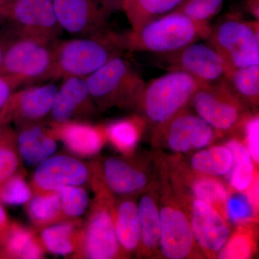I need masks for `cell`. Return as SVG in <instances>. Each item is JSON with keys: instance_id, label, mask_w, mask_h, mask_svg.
<instances>
[{"instance_id": "cell-1", "label": "cell", "mask_w": 259, "mask_h": 259, "mask_svg": "<svg viewBox=\"0 0 259 259\" xmlns=\"http://www.w3.org/2000/svg\"><path fill=\"white\" fill-rule=\"evenodd\" d=\"M212 27L173 12L138 30L120 33L124 51L163 54L175 52L193 42L207 40Z\"/></svg>"}, {"instance_id": "cell-2", "label": "cell", "mask_w": 259, "mask_h": 259, "mask_svg": "<svg viewBox=\"0 0 259 259\" xmlns=\"http://www.w3.org/2000/svg\"><path fill=\"white\" fill-rule=\"evenodd\" d=\"M123 52L120 33L108 28L90 36L59 40L49 80L86 78Z\"/></svg>"}, {"instance_id": "cell-3", "label": "cell", "mask_w": 259, "mask_h": 259, "mask_svg": "<svg viewBox=\"0 0 259 259\" xmlns=\"http://www.w3.org/2000/svg\"><path fill=\"white\" fill-rule=\"evenodd\" d=\"M206 83L181 71L146 83L134 109L156 128L190 107L194 94Z\"/></svg>"}, {"instance_id": "cell-4", "label": "cell", "mask_w": 259, "mask_h": 259, "mask_svg": "<svg viewBox=\"0 0 259 259\" xmlns=\"http://www.w3.org/2000/svg\"><path fill=\"white\" fill-rule=\"evenodd\" d=\"M158 204L161 220L159 253L167 259L204 256L196 243L187 208L175 194L168 180L167 165L159 163Z\"/></svg>"}, {"instance_id": "cell-5", "label": "cell", "mask_w": 259, "mask_h": 259, "mask_svg": "<svg viewBox=\"0 0 259 259\" xmlns=\"http://www.w3.org/2000/svg\"><path fill=\"white\" fill-rule=\"evenodd\" d=\"M90 95L99 112L114 107L134 109L146 82L122 56L87 76Z\"/></svg>"}, {"instance_id": "cell-6", "label": "cell", "mask_w": 259, "mask_h": 259, "mask_svg": "<svg viewBox=\"0 0 259 259\" xmlns=\"http://www.w3.org/2000/svg\"><path fill=\"white\" fill-rule=\"evenodd\" d=\"M86 221L81 228L79 249L71 255L76 259L126 258L116 236L114 223L115 197L105 191L95 189Z\"/></svg>"}, {"instance_id": "cell-7", "label": "cell", "mask_w": 259, "mask_h": 259, "mask_svg": "<svg viewBox=\"0 0 259 259\" xmlns=\"http://www.w3.org/2000/svg\"><path fill=\"white\" fill-rule=\"evenodd\" d=\"M258 28V20L236 14L226 15L212 27L207 44L222 58L227 74L236 68L259 65Z\"/></svg>"}, {"instance_id": "cell-8", "label": "cell", "mask_w": 259, "mask_h": 259, "mask_svg": "<svg viewBox=\"0 0 259 259\" xmlns=\"http://www.w3.org/2000/svg\"><path fill=\"white\" fill-rule=\"evenodd\" d=\"M133 156L94 160L90 167V185L115 197H137L153 182L146 162Z\"/></svg>"}, {"instance_id": "cell-9", "label": "cell", "mask_w": 259, "mask_h": 259, "mask_svg": "<svg viewBox=\"0 0 259 259\" xmlns=\"http://www.w3.org/2000/svg\"><path fill=\"white\" fill-rule=\"evenodd\" d=\"M190 106L202 120L223 134L240 128L252 115L226 80L205 83L194 94Z\"/></svg>"}, {"instance_id": "cell-10", "label": "cell", "mask_w": 259, "mask_h": 259, "mask_svg": "<svg viewBox=\"0 0 259 259\" xmlns=\"http://www.w3.org/2000/svg\"><path fill=\"white\" fill-rule=\"evenodd\" d=\"M59 40L15 35L5 52L0 74L15 76L23 84L49 80Z\"/></svg>"}, {"instance_id": "cell-11", "label": "cell", "mask_w": 259, "mask_h": 259, "mask_svg": "<svg viewBox=\"0 0 259 259\" xmlns=\"http://www.w3.org/2000/svg\"><path fill=\"white\" fill-rule=\"evenodd\" d=\"M221 135L187 108L153 129V141L171 152L182 154L207 147Z\"/></svg>"}, {"instance_id": "cell-12", "label": "cell", "mask_w": 259, "mask_h": 259, "mask_svg": "<svg viewBox=\"0 0 259 259\" xmlns=\"http://www.w3.org/2000/svg\"><path fill=\"white\" fill-rule=\"evenodd\" d=\"M3 19L15 35L59 40L62 29L56 20L53 0H9Z\"/></svg>"}, {"instance_id": "cell-13", "label": "cell", "mask_w": 259, "mask_h": 259, "mask_svg": "<svg viewBox=\"0 0 259 259\" xmlns=\"http://www.w3.org/2000/svg\"><path fill=\"white\" fill-rule=\"evenodd\" d=\"M173 164L171 172L167 166L168 180L181 202L185 203L191 199H200L211 204L227 220L226 206L230 187L221 178L196 173L185 163L176 165L174 162Z\"/></svg>"}, {"instance_id": "cell-14", "label": "cell", "mask_w": 259, "mask_h": 259, "mask_svg": "<svg viewBox=\"0 0 259 259\" xmlns=\"http://www.w3.org/2000/svg\"><path fill=\"white\" fill-rule=\"evenodd\" d=\"M161 59L166 69L183 71L204 83L226 79V64L207 42H193L180 50L161 55Z\"/></svg>"}, {"instance_id": "cell-15", "label": "cell", "mask_w": 259, "mask_h": 259, "mask_svg": "<svg viewBox=\"0 0 259 259\" xmlns=\"http://www.w3.org/2000/svg\"><path fill=\"white\" fill-rule=\"evenodd\" d=\"M58 88L53 83L13 92L0 110V125L16 127L40 122L50 114Z\"/></svg>"}, {"instance_id": "cell-16", "label": "cell", "mask_w": 259, "mask_h": 259, "mask_svg": "<svg viewBox=\"0 0 259 259\" xmlns=\"http://www.w3.org/2000/svg\"><path fill=\"white\" fill-rule=\"evenodd\" d=\"M182 204L189 213L194 239L202 254L216 258L231 236L230 223L211 204L200 199Z\"/></svg>"}, {"instance_id": "cell-17", "label": "cell", "mask_w": 259, "mask_h": 259, "mask_svg": "<svg viewBox=\"0 0 259 259\" xmlns=\"http://www.w3.org/2000/svg\"><path fill=\"white\" fill-rule=\"evenodd\" d=\"M90 165L74 156L56 155L37 165L30 187L32 194L56 191L67 186L90 184Z\"/></svg>"}, {"instance_id": "cell-18", "label": "cell", "mask_w": 259, "mask_h": 259, "mask_svg": "<svg viewBox=\"0 0 259 259\" xmlns=\"http://www.w3.org/2000/svg\"><path fill=\"white\" fill-rule=\"evenodd\" d=\"M62 30L76 37L90 36L107 28L110 13L95 0H53Z\"/></svg>"}, {"instance_id": "cell-19", "label": "cell", "mask_w": 259, "mask_h": 259, "mask_svg": "<svg viewBox=\"0 0 259 259\" xmlns=\"http://www.w3.org/2000/svg\"><path fill=\"white\" fill-rule=\"evenodd\" d=\"M98 110L94 102L86 79L71 76L63 79L53 104L49 122L66 121L90 122L96 116Z\"/></svg>"}, {"instance_id": "cell-20", "label": "cell", "mask_w": 259, "mask_h": 259, "mask_svg": "<svg viewBox=\"0 0 259 259\" xmlns=\"http://www.w3.org/2000/svg\"><path fill=\"white\" fill-rule=\"evenodd\" d=\"M49 128L56 141L80 157H92L100 153L107 142L105 126L86 121L49 122Z\"/></svg>"}, {"instance_id": "cell-21", "label": "cell", "mask_w": 259, "mask_h": 259, "mask_svg": "<svg viewBox=\"0 0 259 259\" xmlns=\"http://www.w3.org/2000/svg\"><path fill=\"white\" fill-rule=\"evenodd\" d=\"M158 188V182L153 181L141 194L138 202L141 229L138 254L146 258L156 256L159 253L161 220Z\"/></svg>"}, {"instance_id": "cell-22", "label": "cell", "mask_w": 259, "mask_h": 259, "mask_svg": "<svg viewBox=\"0 0 259 259\" xmlns=\"http://www.w3.org/2000/svg\"><path fill=\"white\" fill-rule=\"evenodd\" d=\"M36 231L18 222L10 221L8 226L0 230V258H45L46 250Z\"/></svg>"}, {"instance_id": "cell-23", "label": "cell", "mask_w": 259, "mask_h": 259, "mask_svg": "<svg viewBox=\"0 0 259 259\" xmlns=\"http://www.w3.org/2000/svg\"><path fill=\"white\" fill-rule=\"evenodd\" d=\"M17 147L22 161L35 166L54 154L56 140L44 120L18 127Z\"/></svg>"}, {"instance_id": "cell-24", "label": "cell", "mask_w": 259, "mask_h": 259, "mask_svg": "<svg viewBox=\"0 0 259 259\" xmlns=\"http://www.w3.org/2000/svg\"><path fill=\"white\" fill-rule=\"evenodd\" d=\"M136 197L115 199L114 223L116 236L125 256L138 253L141 243V229Z\"/></svg>"}, {"instance_id": "cell-25", "label": "cell", "mask_w": 259, "mask_h": 259, "mask_svg": "<svg viewBox=\"0 0 259 259\" xmlns=\"http://www.w3.org/2000/svg\"><path fill=\"white\" fill-rule=\"evenodd\" d=\"M82 225L81 220L72 218L41 230L40 239L46 251L63 256L74 254L79 248Z\"/></svg>"}, {"instance_id": "cell-26", "label": "cell", "mask_w": 259, "mask_h": 259, "mask_svg": "<svg viewBox=\"0 0 259 259\" xmlns=\"http://www.w3.org/2000/svg\"><path fill=\"white\" fill-rule=\"evenodd\" d=\"M146 122L139 114L120 119L105 126L107 141L122 156L134 154Z\"/></svg>"}, {"instance_id": "cell-27", "label": "cell", "mask_w": 259, "mask_h": 259, "mask_svg": "<svg viewBox=\"0 0 259 259\" xmlns=\"http://www.w3.org/2000/svg\"><path fill=\"white\" fill-rule=\"evenodd\" d=\"M184 0H122L125 13L131 30H138L144 25L173 13Z\"/></svg>"}, {"instance_id": "cell-28", "label": "cell", "mask_w": 259, "mask_h": 259, "mask_svg": "<svg viewBox=\"0 0 259 259\" xmlns=\"http://www.w3.org/2000/svg\"><path fill=\"white\" fill-rule=\"evenodd\" d=\"M233 164L229 148L226 145H217L199 150L192 155L188 164L185 165L196 173L220 178L228 176Z\"/></svg>"}, {"instance_id": "cell-29", "label": "cell", "mask_w": 259, "mask_h": 259, "mask_svg": "<svg viewBox=\"0 0 259 259\" xmlns=\"http://www.w3.org/2000/svg\"><path fill=\"white\" fill-rule=\"evenodd\" d=\"M25 204L29 220L37 231L64 221L56 191L33 193Z\"/></svg>"}, {"instance_id": "cell-30", "label": "cell", "mask_w": 259, "mask_h": 259, "mask_svg": "<svg viewBox=\"0 0 259 259\" xmlns=\"http://www.w3.org/2000/svg\"><path fill=\"white\" fill-rule=\"evenodd\" d=\"M229 148L233 156V164L228 175L230 188L245 192L249 188L258 172L249 151L245 144L237 139H232L225 144Z\"/></svg>"}, {"instance_id": "cell-31", "label": "cell", "mask_w": 259, "mask_h": 259, "mask_svg": "<svg viewBox=\"0 0 259 259\" xmlns=\"http://www.w3.org/2000/svg\"><path fill=\"white\" fill-rule=\"evenodd\" d=\"M226 80L233 91L248 106H258L259 65L232 69L227 74Z\"/></svg>"}, {"instance_id": "cell-32", "label": "cell", "mask_w": 259, "mask_h": 259, "mask_svg": "<svg viewBox=\"0 0 259 259\" xmlns=\"http://www.w3.org/2000/svg\"><path fill=\"white\" fill-rule=\"evenodd\" d=\"M23 170L17 147L16 131L9 125H0V186Z\"/></svg>"}, {"instance_id": "cell-33", "label": "cell", "mask_w": 259, "mask_h": 259, "mask_svg": "<svg viewBox=\"0 0 259 259\" xmlns=\"http://www.w3.org/2000/svg\"><path fill=\"white\" fill-rule=\"evenodd\" d=\"M253 224L240 225L232 233L228 241L220 250L216 258L222 259H248L251 258L256 248L255 232Z\"/></svg>"}, {"instance_id": "cell-34", "label": "cell", "mask_w": 259, "mask_h": 259, "mask_svg": "<svg viewBox=\"0 0 259 259\" xmlns=\"http://www.w3.org/2000/svg\"><path fill=\"white\" fill-rule=\"evenodd\" d=\"M226 209L228 223L240 226L256 222L258 210L253 207L245 192L230 188Z\"/></svg>"}, {"instance_id": "cell-35", "label": "cell", "mask_w": 259, "mask_h": 259, "mask_svg": "<svg viewBox=\"0 0 259 259\" xmlns=\"http://www.w3.org/2000/svg\"><path fill=\"white\" fill-rule=\"evenodd\" d=\"M64 220L78 218L90 204L88 192L81 186H67L56 190Z\"/></svg>"}, {"instance_id": "cell-36", "label": "cell", "mask_w": 259, "mask_h": 259, "mask_svg": "<svg viewBox=\"0 0 259 259\" xmlns=\"http://www.w3.org/2000/svg\"><path fill=\"white\" fill-rule=\"evenodd\" d=\"M25 177L23 170L10 177L0 186V203L20 205L25 204L30 200L32 190Z\"/></svg>"}, {"instance_id": "cell-37", "label": "cell", "mask_w": 259, "mask_h": 259, "mask_svg": "<svg viewBox=\"0 0 259 259\" xmlns=\"http://www.w3.org/2000/svg\"><path fill=\"white\" fill-rule=\"evenodd\" d=\"M223 3L224 0H192L181 5L174 12L182 13L194 21L209 23L223 9Z\"/></svg>"}, {"instance_id": "cell-38", "label": "cell", "mask_w": 259, "mask_h": 259, "mask_svg": "<svg viewBox=\"0 0 259 259\" xmlns=\"http://www.w3.org/2000/svg\"><path fill=\"white\" fill-rule=\"evenodd\" d=\"M245 146L249 151L255 166L259 163V118L258 115H251L244 125Z\"/></svg>"}, {"instance_id": "cell-39", "label": "cell", "mask_w": 259, "mask_h": 259, "mask_svg": "<svg viewBox=\"0 0 259 259\" xmlns=\"http://www.w3.org/2000/svg\"><path fill=\"white\" fill-rule=\"evenodd\" d=\"M23 82L18 78L10 75L0 74V110L8 101L10 95Z\"/></svg>"}, {"instance_id": "cell-40", "label": "cell", "mask_w": 259, "mask_h": 259, "mask_svg": "<svg viewBox=\"0 0 259 259\" xmlns=\"http://www.w3.org/2000/svg\"><path fill=\"white\" fill-rule=\"evenodd\" d=\"M110 14L122 10V0H95Z\"/></svg>"}, {"instance_id": "cell-41", "label": "cell", "mask_w": 259, "mask_h": 259, "mask_svg": "<svg viewBox=\"0 0 259 259\" xmlns=\"http://www.w3.org/2000/svg\"><path fill=\"white\" fill-rule=\"evenodd\" d=\"M245 9L254 17L255 20L259 18V0H245Z\"/></svg>"}, {"instance_id": "cell-42", "label": "cell", "mask_w": 259, "mask_h": 259, "mask_svg": "<svg viewBox=\"0 0 259 259\" xmlns=\"http://www.w3.org/2000/svg\"><path fill=\"white\" fill-rule=\"evenodd\" d=\"M15 35L11 37H0V69H1L2 65H3L5 52H6L8 45H9L10 42L11 41L12 39Z\"/></svg>"}, {"instance_id": "cell-43", "label": "cell", "mask_w": 259, "mask_h": 259, "mask_svg": "<svg viewBox=\"0 0 259 259\" xmlns=\"http://www.w3.org/2000/svg\"><path fill=\"white\" fill-rule=\"evenodd\" d=\"M10 221L8 219L7 213L5 212V209L3 208V206L0 204V230L4 228L5 227L8 226Z\"/></svg>"}, {"instance_id": "cell-44", "label": "cell", "mask_w": 259, "mask_h": 259, "mask_svg": "<svg viewBox=\"0 0 259 259\" xmlns=\"http://www.w3.org/2000/svg\"><path fill=\"white\" fill-rule=\"evenodd\" d=\"M9 0H0V18L4 16L5 9Z\"/></svg>"}, {"instance_id": "cell-45", "label": "cell", "mask_w": 259, "mask_h": 259, "mask_svg": "<svg viewBox=\"0 0 259 259\" xmlns=\"http://www.w3.org/2000/svg\"><path fill=\"white\" fill-rule=\"evenodd\" d=\"M190 1H192V0H184V2L183 3H182V4H184V3H188V2Z\"/></svg>"}, {"instance_id": "cell-46", "label": "cell", "mask_w": 259, "mask_h": 259, "mask_svg": "<svg viewBox=\"0 0 259 259\" xmlns=\"http://www.w3.org/2000/svg\"><path fill=\"white\" fill-rule=\"evenodd\" d=\"M0 259H1V258H0Z\"/></svg>"}]
</instances>
